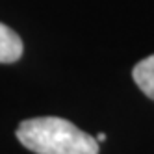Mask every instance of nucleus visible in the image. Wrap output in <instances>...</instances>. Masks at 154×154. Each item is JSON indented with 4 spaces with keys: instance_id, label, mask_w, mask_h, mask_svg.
<instances>
[{
    "instance_id": "f257e3e1",
    "label": "nucleus",
    "mask_w": 154,
    "mask_h": 154,
    "mask_svg": "<svg viewBox=\"0 0 154 154\" xmlns=\"http://www.w3.org/2000/svg\"><path fill=\"white\" fill-rule=\"evenodd\" d=\"M17 139L35 154H98V141L61 117L26 119Z\"/></svg>"
},
{
    "instance_id": "f03ea898",
    "label": "nucleus",
    "mask_w": 154,
    "mask_h": 154,
    "mask_svg": "<svg viewBox=\"0 0 154 154\" xmlns=\"http://www.w3.org/2000/svg\"><path fill=\"white\" fill-rule=\"evenodd\" d=\"M23 41L15 32L0 23V63H13L23 56Z\"/></svg>"
},
{
    "instance_id": "7ed1b4c3",
    "label": "nucleus",
    "mask_w": 154,
    "mask_h": 154,
    "mask_svg": "<svg viewBox=\"0 0 154 154\" xmlns=\"http://www.w3.org/2000/svg\"><path fill=\"white\" fill-rule=\"evenodd\" d=\"M132 78L139 89L154 100V54L136 63V67L132 69Z\"/></svg>"
},
{
    "instance_id": "20e7f679",
    "label": "nucleus",
    "mask_w": 154,
    "mask_h": 154,
    "mask_svg": "<svg viewBox=\"0 0 154 154\" xmlns=\"http://www.w3.org/2000/svg\"><path fill=\"white\" fill-rule=\"evenodd\" d=\"M95 139H97L98 143H102V141H106V134H104V132H100V134H98V136H97Z\"/></svg>"
}]
</instances>
